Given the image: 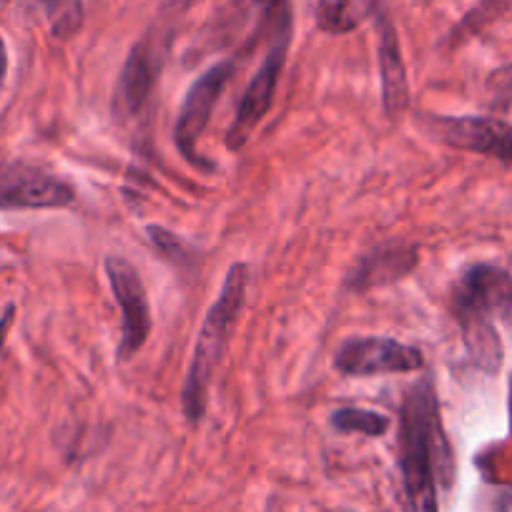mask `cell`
<instances>
[{"label":"cell","instance_id":"obj_1","mask_svg":"<svg viewBox=\"0 0 512 512\" xmlns=\"http://www.w3.org/2000/svg\"><path fill=\"white\" fill-rule=\"evenodd\" d=\"M400 467L405 482V512H440L437 485L450 490L455 460L440 417L430 374L407 390L400 412Z\"/></svg>","mask_w":512,"mask_h":512},{"label":"cell","instance_id":"obj_2","mask_svg":"<svg viewBox=\"0 0 512 512\" xmlns=\"http://www.w3.org/2000/svg\"><path fill=\"white\" fill-rule=\"evenodd\" d=\"M246 282H249V267L246 264H231L221 284L219 299L206 312L201 332L196 337L194 357H191L189 372L181 390V402L191 425H199L209 405L211 379H214L219 359L229 344V334L239 319L246 297Z\"/></svg>","mask_w":512,"mask_h":512},{"label":"cell","instance_id":"obj_3","mask_svg":"<svg viewBox=\"0 0 512 512\" xmlns=\"http://www.w3.org/2000/svg\"><path fill=\"white\" fill-rule=\"evenodd\" d=\"M272 13V38H269V51L264 56L262 66L256 68L254 78L246 86L241 96L239 108H236L234 123L226 134V146L229 151H241L246 141L251 139L254 128L262 123L269 108L274 103V91H277L279 76H282L284 61H287L289 43H292V8L289 0H274L269 6Z\"/></svg>","mask_w":512,"mask_h":512},{"label":"cell","instance_id":"obj_4","mask_svg":"<svg viewBox=\"0 0 512 512\" xmlns=\"http://www.w3.org/2000/svg\"><path fill=\"white\" fill-rule=\"evenodd\" d=\"M231 76H234V61H219L211 68H206L189 86L184 101H181L179 118H176L174 141L179 146L181 156L186 161H191L194 166H204L206 171H211L214 166L204 164L199 159V154H196V141L201 139L204 128L209 126L211 111L219 103V96L224 93V88L229 86Z\"/></svg>","mask_w":512,"mask_h":512},{"label":"cell","instance_id":"obj_5","mask_svg":"<svg viewBox=\"0 0 512 512\" xmlns=\"http://www.w3.org/2000/svg\"><path fill=\"white\" fill-rule=\"evenodd\" d=\"M106 277L116 304L121 307V344H118V359L128 362L151 334V307L144 282L131 262L123 256H108Z\"/></svg>","mask_w":512,"mask_h":512},{"label":"cell","instance_id":"obj_6","mask_svg":"<svg viewBox=\"0 0 512 512\" xmlns=\"http://www.w3.org/2000/svg\"><path fill=\"white\" fill-rule=\"evenodd\" d=\"M334 367L349 377L407 374L425 367V357L412 344L390 337H352L339 344Z\"/></svg>","mask_w":512,"mask_h":512},{"label":"cell","instance_id":"obj_7","mask_svg":"<svg viewBox=\"0 0 512 512\" xmlns=\"http://www.w3.org/2000/svg\"><path fill=\"white\" fill-rule=\"evenodd\" d=\"M76 201L71 184L21 161L0 164V211L66 209Z\"/></svg>","mask_w":512,"mask_h":512},{"label":"cell","instance_id":"obj_8","mask_svg":"<svg viewBox=\"0 0 512 512\" xmlns=\"http://www.w3.org/2000/svg\"><path fill=\"white\" fill-rule=\"evenodd\" d=\"M427 131L450 149L512 164V126L495 116H430Z\"/></svg>","mask_w":512,"mask_h":512},{"label":"cell","instance_id":"obj_9","mask_svg":"<svg viewBox=\"0 0 512 512\" xmlns=\"http://www.w3.org/2000/svg\"><path fill=\"white\" fill-rule=\"evenodd\" d=\"M166 43L169 41H161L156 33H149L139 43H134L118 76L116 93H113V106L121 116H134L146 106L166 58V48H169Z\"/></svg>","mask_w":512,"mask_h":512},{"label":"cell","instance_id":"obj_10","mask_svg":"<svg viewBox=\"0 0 512 512\" xmlns=\"http://www.w3.org/2000/svg\"><path fill=\"white\" fill-rule=\"evenodd\" d=\"M455 297L475 304L512 332V277L492 264H475L462 274Z\"/></svg>","mask_w":512,"mask_h":512},{"label":"cell","instance_id":"obj_11","mask_svg":"<svg viewBox=\"0 0 512 512\" xmlns=\"http://www.w3.org/2000/svg\"><path fill=\"white\" fill-rule=\"evenodd\" d=\"M420 264V249L405 241H390L359 259L357 267L347 277V287L354 292H367V289L384 287L397 279L407 277L412 269Z\"/></svg>","mask_w":512,"mask_h":512},{"label":"cell","instance_id":"obj_12","mask_svg":"<svg viewBox=\"0 0 512 512\" xmlns=\"http://www.w3.org/2000/svg\"><path fill=\"white\" fill-rule=\"evenodd\" d=\"M379 76H382V106L387 116L397 118L410 103V86H407L405 58H402L400 36L387 16L379 21Z\"/></svg>","mask_w":512,"mask_h":512},{"label":"cell","instance_id":"obj_13","mask_svg":"<svg viewBox=\"0 0 512 512\" xmlns=\"http://www.w3.org/2000/svg\"><path fill=\"white\" fill-rule=\"evenodd\" d=\"M455 314L472 362L485 372H497L502 364V342L495 329V319L460 297H455Z\"/></svg>","mask_w":512,"mask_h":512},{"label":"cell","instance_id":"obj_14","mask_svg":"<svg viewBox=\"0 0 512 512\" xmlns=\"http://www.w3.org/2000/svg\"><path fill=\"white\" fill-rule=\"evenodd\" d=\"M379 0H319L317 3V28L332 36H344L362 26L374 16Z\"/></svg>","mask_w":512,"mask_h":512},{"label":"cell","instance_id":"obj_15","mask_svg":"<svg viewBox=\"0 0 512 512\" xmlns=\"http://www.w3.org/2000/svg\"><path fill=\"white\" fill-rule=\"evenodd\" d=\"M332 425L339 432H359L367 437H382L390 430V417L379 415L374 410H362V407H342L332 415Z\"/></svg>","mask_w":512,"mask_h":512},{"label":"cell","instance_id":"obj_16","mask_svg":"<svg viewBox=\"0 0 512 512\" xmlns=\"http://www.w3.org/2000/svg\"><path fill=\"white\" fill-rule=\"evenodd\" d=\"M146 234H149L151 244L156 246V249L161 251L164 256H169V259H176V262H181V259H186V246L181 244V239H176L171 231H166L164 226H146Z\"/></svg>","mask_w":512,"mask_h":512},{"label":"cell","instance_id":"obj_17","mask_svg":"<svg viewBox=\"0 0 512 512\" xmlns=\"http://www.w3.org/2000/svg\"><path fill=\"white\" fill-rule=\"evenodd\" d=\"M13 314H16V307H13V304H8L6 312L0 314V352H3V344H6V334H8V329H11V324H13Z\"/></svg>","mask_w":512,"mask_h":512},{"label":"cell","instance_id":"obj_18","mask_svg":"<svg viewBox=\"0 0 512 512\" xmlns=\"http://www.w3.org/2000/svg\"><path fill=\"white\" fill-rule=\"evenodd\" d=\"M38 3L46 8V13L53 18V21H56V18L63 13V0H38Z\"/></svg>","mask_w":512,"mask_h":512},{"label":"cell","instance_id":"obj_19","mask_svg":"<svg viewBox=\"0 0 512 512\" xmlns=\"http://www.w3.org/2000/svg\"><path fill=\"white\" fill-rule=\"evenodd\" d=\"M6 71H8V53H6V43L0 38V88H3V81H6Z\"/></svg>","mask_w":512,"mask_h":512},{"label":"cell","instance_id":"obj_20","mask_svg":"<svg viewBox=\"0 0 512 512\" xmlns=\"http://www.w3.org/2000/svg\"><path fill=\"white\" fill-rule=\"evenodd\" d=\"M256 3H264V6H272L274 0H256Z\"/></svg>","mask_w":512,"mask_h":512},{"label":"cell","instance_id":"obj_21","mask_svg":"<svg viewBox=\"0 0 512 512\" xmlns=\"http://www.w3.org/2000/svg\"><path fill=\"white\" fill-rule=\"evenodd\" d=\"M0 3H8V0H0Z\"/></svg>","mask_w":512,"mask_h":512}]
</instances>
